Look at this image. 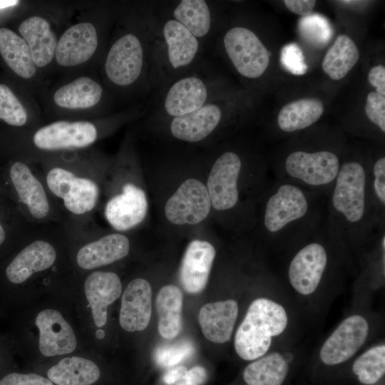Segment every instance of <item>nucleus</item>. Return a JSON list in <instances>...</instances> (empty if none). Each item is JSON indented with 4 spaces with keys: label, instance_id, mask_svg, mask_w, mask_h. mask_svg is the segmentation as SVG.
<instances>
[{
    "label": "nucleus",
    "instance_id": "nucleus-1",
    "mask_svg": "<svg viewBox=\"0 0 385 385\" xmlns=\"http://www.w3.org/2000/svg\"><path fill=\"white\" fill-rule=\"evenodd\" d=\"M327 202L325 194L274 178L258 199L250 231L273 244L301 245L324 221Z\"/></svg>",
    "mask_w": 385,
    "mask_h": 385
},
{
    "label": "nucleus",
    "instance_id": "nucleus-2",
    "mask_svg": "<svg viewBox=\"0 0 385 385\" xmlns=\"http://www.w3.org/2000/svg\"><path fill=\"white\" fill-rule=\"evenodd\" d=\"M269 182L264 164L248 161L233 149L222 150L215 156L205 183L212 210L235 231H250L257 202Z\"/></svg>",
    "mask_w": 385,
    "mask_h": 385
},
{
    "label": "nucleus",
    "instance_id": "nucleus-3",
    "mask_svg": "<svg viewBox=\"0 0 385 385\" xmlns=\"http://www.w3.org/2000/svg\"><path fill=\"white\" fill-rule=\"evenodd\" d=\"M325 223L338 243L360 245L385 228L379 224L367 190L366 162L343 160L328 195Z\"/></svg>",
    "mask_w": 385,
    "mask_h": 385
},
{
    "label": "nucleus",
    "instance_id": "nucleus-4",
    "mask_svg": "<svg viewBox=\"0 0 385 385\" xmlns=\"http://www.w3.org/2000/svg\"><path fill=\"white\" fill-rule=\"evenodd\" d=\"M149 83L161 91L173 81L202 64L205 46L186 28L165 14L155 1Z\"/></svg>",
    "mask_w": 385,
    "mask_h": 385
},
{
    "label": "nucleus",
    "instance_id": "nucleus-5",
    "mask_svg": "<svg viewBox=\"0 0 385 385\" xmlns=\"http://www.w3.org/2000/svg\"><path fill=\"white\" fill-rule=\"evenodd\" d=\"M93 174L77 169L54 165L41 174L44 183L61 215L71 220L73 232L79 224L81 230L83 222L98 207L103 192L104 176Z\"/></svg>",
    "mask_w": 385,
    "mask_h": 385
},
{
    "label": "nucleus",
    "instance_id": "nucleus-6",
    "mask_svg": "<svg viewBox=\"0 0 385 385\" xmlns=\"http://www.w3.org/2000/svg\"><path fill=\"white\" fill-rule=\"evenodd\" d=\"M155 17V3L153 12L138 32L128 31L111 45L105 61V71L114 85L129 87L144 79L150 86V58Z\"/></svg>",
    "mask_w": 385,
    "mask_h": 385
},
{
    "label": "nucleus",
    "instance_id": "nucleus-7",
    "mask_svg": "<svg viewBox=\"0 0 385 385\" xmlns=\"http://www.w3.org/2000/svg\"><path fill=\"white\" fill-rule=\"evenodd\" d=\"M0 191L30 223L48 224L62 215L50 195L41 174L23 161H14L2 174Z\"/></svg>",
    "mask_w": 385,
    "mask_h": 385
},
{
    "label": "nucleus",
    "instance_id": "nucleus-8",
    "mask_svg": "<svg viewBox=\"0 0 385 385\" xmlns=\"http://www.w3.org/2000/svg\"><path fill=\"white\" fill-rule=\"evenodd\" d=\"M158 94L153 118L158 124L194 112L222 93L218 78L203 62Z\"/></svg>",
    "mask_w": 385,
    "mask_h": 385
},
{
    "label": "nucleus",
    "instance_id": "nucleus-9",
    "mask_svg": "<svg viewBox=\"0 0 385 385\" xmlns=\"http://www.w3.org/2000/svg\"><path fill=\"white\" fill-rule=\"evenodd\" d=\"M287 324L282 306L266 298L254 300L235 334L237 354L247 361L261 357L269 349L272 337L280 334Z\"/></svg>",
    "mask_w": 385,
    "mask_h": 385
},
{
    "label": "nucleus",
    "instance_id": "nucleus-10",
    "mask_svg": "<svg viewBox=\"0 0 385 385\" xmlns=\"http://www.w3.org/2000/svg\"><path fill=\"white\" fill-rule=\"evenodd\" d=\"M120 169L110 174L108 182L103 180L106 200L103 212L108 225L115 232L124 233L145 220L148 200L145 190L134 175Z\"/></svg>",
    "mask_w": 385,
    "mask_h": 385
},
{
    "label": "nucleus",
    "instance_id": "nucleus-11",
    "mask_svg": "<svg viewBox=\"0 0 385 385\" xmlns=\"http://www.w3.org/2000/svg\"><path fill=\"white\" fill-rule=\"evenodd\" d=\"M342 161L331 150H295L273 168L274 178L322 192L328 197Z\"/></svg>",
    "mask_w": 385,
    "mask_h": 385
},
{
    "label": "nucleus",
    "instance_id": "nucleus-12",
    "mask_svg": "<svg viewBox=\"0 0 385 385\" xmlns=\"http://www.w3.org/2000/svg\"><path fill=\"white\" fill-rule=\"evenodd\" d=\"M229 98L221 94L199 109L158 123L174 140L190 144L211 141L229 118Z\"/></svg>",
    "mask_w": 385,
    "mask_h": 385
},
{
    "label": "nucleus",
    "instance_id": "nucleus-13",
    "mask_svg": "<svg viewBox=\"0 0 385 385\" xmlns=\"http://www.w3.org/2000/svg\"><path fill=\"white\" fill-rule=\"evenodd\" d=\"M329 235L324 219L315 232L301 245L289 262V281L301 294L314 292L325 273L329 263L326 246Z\"/></svg>",
    "mask_w": 385,
    "mask_h": 385
},
{
    "label": "nucleus",
    "instance_id": "nucleus-14",
    "mask_svg": "<svg viewBox=\"0 0 385 385\" xmlns=\"http://www.w3.org/2000/svg\"><path fill=\"white\" fill-rule=\"evenodd\" d=\"M220 46L236 71L245 78L257 79L268 68L270 52L247 26L237 25L226 30Z\"/></svg>",
    "mask_w": 385,
    "mask_h": 385
},
{
    "label": "nucleus",
    "instance_id": "nucleus-15",
    "mask_svg": "<svg viewBox=\"0 0 385 385\" xmlns=\"http://www.w3.org/2000/svg\"><path fill=\"white\" fill-rule=\"evenodd\" d=\"M212 211L210 197L204 182L195 178L184 180L167 199L164 215L176 226H194L204 222Z\"/></svg>",
    "mask_w": 385,
    "mask_h": 385
},
{
    "label": "nucleus",
    "instance_id": "nucleus-16",
    "mask_svg": "<svg viewBox=\"0 0 385 385\" xmlns=\"http://www.w3.org/2000/svg\"><path fill=\"white\" fill-rule=\"evenodd\" d=\"M160 9L186 28L205 46L217 25L215 2L207 0L157 1Z\"/></svg>",
    "mask_w": 385,
    "mask_h": 385
},
{
    "label": "nucleus",
    "instance_id": "nucleus-17",
    "mask_svg": "<svg viewBox=\"0 0 385 385\" xmlns=\"http://www.w3.org/2000/svg\"><path fill=\"white\" fill-rule=\"evenodd\" d=\"M98 135L96 125L91 122L60 120L39 128L32 141L39 150L60 151L88 147L97 140Z\"/></svg>",
    "mask_w": 385,
    "mask_h": 385
},
{
    "label": "nucleus",
    "instance_id": "nucleus-18",
    "mask_svg": "<svg viewBox=\"0 0 385 385\" xmlns=\"http://www.w3.org/2000/svg\"><path fill=\"white\" fill-rule=\"evenodd\" d=\"M369 325L360 315L345 319L327 339L320 350L321 360L327 365H335L350 359L364 344Z\"/></svg>",
    "mask_w": 385,
    "mask_h": 385
},
{
    "label": "nucleus",
    "instance_id": "nucleus-19",
    "mask_svg": "<svg viewBox=\"0 0 385 385\" xmlns=\"http://www.w3.org/2000/svg\"><path fill=\"white\" fill-rule=\"evenodd\" d=\"M215 255V247L207 240L195 239L189 242L179 270V280L185 292L197 294L205 288Z\"/></svg>",
    "mask_w": 385,
    "mask_h": 385
},
{
    "label": "nucleus",
    "instance_id": "nucleus-20",
    "mask_svg": "<svg viewBox=\"0 0 385 385\" xmlns=\"http://www.w3.org/2000/svg\"><path fill=\"white\" fill-rule=\"evenodd\" d=\"M57 253L48 239L36 238L21 249L9 263L6 275L13 284H21L36 273L54 265Z\"/></svg>",
    "mask_w": 385,
    "mask_h": 385
},
{
    "label": "nucleus",
    "instance_id": "nucleus-21",
    "mask_svg": "<svg viewBox=\"0 0 385 385\" xmlns=\"http://www.w3.org/2000/svg\"><path fill=\"white\" fill-rule=\"evenodd\" d=\"M35 322L39 330V350L43 356L66 354L75 350L74 332L59 312L44 309L38 314Z\"/></svg>",
    "mask_w": 385,
    "mask_h": 385
},
{
    "label": "nucleus",
    "instance_id": "nucleus-22",
    "mask_svg": "<svg viewBox=\"0 0 385 385\" xmlns=\"http://www.w3.org/2000/svg\"><path fill=\"white\" fill-rule=\"evenodd\" d=\"M130 248L127 235L111 232L83 245L76 253V261L80 268L91 270L123 259Z\"/></svg>",
    "mask_w": 385,
    "mask_h": 385
},
{
    "label": "nucleus",
    "instance_id": "nucleus-23",
    "mask_svg": "<svg viewBox=\"0 0 385 385\" xmlns=\"http://www.w3.org/2000/svg\"><path fill=\"white\" fill-rule=\"evenodd\" d=\"M152 289L143 278L133 279L122 296L119 314L121 327L128 332L143 331L148 325L152 309Z\"/></svg>",
    "mask_w": 385,
    "mask_h": 385
},
{
    "label": "nucleus",
    "instance_id": "nucleus-24",
    "mask_svg": "<svg viewBox=\"0 0 385 385\" xmlns=\"http://www.w3.org/2000/svg\"><path fill=\"white\" fill-rule=\"evenodd\" d=\"M98 45V34L93 24H76L68 29L57 42L56 59L63 66L81 64L92 57Z\"/></svg>",
    "mask_w": 385,
    "mask_h": 385
},
{
    "label": "nucleus",
    "instance_id": "nucleus-25",
    "mask_svg": "<svg viewBox=\"0 0 385 385\" xmlns=\"http://www.w3.org/2000/svg\"><path fill=\"white\" fill-rule=\"evenodd\" d=\"M83 288L94 323L97 327H101L107 322L108 306L121 294L120 277L113 272L94 271L86 279Z\"/></svg>",
    "mask_w": 385,
    "mask_h": 385
},
{
    "label": "nucleus",
    "instance_id": "nucleus-26",
    "mask_svg": "<svg viewBox=\"0 0 385 385\" xmlns=\"http://www.w3.org/2000/svg\"><path fill=\"white\" fill-rule=\"evenodd\" d=\"M237 314V303L232 299L207 303L202 306L199 312L198 321L205 337L218 344L229 341Z\"/></svg>",
    "mask_w": 385,
    "mask_h": 385
},
{
    "label": "nucleus",
    "instance_id": "nucleus-27",
    "mask_svg": "<svg viewBox=\"0 0 385 385\" xmlns=\"http://www.w3.org/2000/svg\"><path fill=\"white\" fill-rule=\"evenodd\" d=\"M19 31L29 48L35 66L43 67L52 61L57 41L45 19L37 16L29 17L20 24Z\"/></svg>",
    "mask_w": 385,
    "mask_h": 385
},
{
    "label": "nucleus",
    "instance_id": "nucleus-28",
    "mask_svg": "<svg viewBox=\"0 0 385 385\" xmlns=\"http://www.w3.org/2000/svg\"><path fill=\"white\" fill-rule=\"evenodd\" d=\"M155 304L160 334L168 339L175 337L182 329L183 293L180 289L173 284L163 287L157 294Z\"/></svg>",
    "mask_w": 385,
    "mask_h": 385
},
{
    "label": "nucleus",
    "instance_id": "nucleus-29",
    "mask_svg": "<svg viewBox=\"0 0 385 385\" xmlns=\"http://www.w3.org/2000/svg\"><path fill=\"white\" fill-rule=\"evenodd\" d=\"M324 107L318 98H307L292 101L280 110L277 117L279 128L284 133L304 130L322 115Z\"/></svg>",
    "mask_w": 385,
    "mask_h": 385
},
{
    "label": "nucleus",
    "instance_id": "nucleus-30",
    "mask_svg": "<svg viewBox=\"0 0 385 385\" xmlns=\"http://www.w3.org/2000/svg\"><path fill=\"white\" fill-rule=\"evenodd\" d=\"M48 379L57 385H91L100 376V369L92 361L79 356L61 359L47 371Z\"/></svg>",
    "mask_w": 385,
    "mask_h": 385
},
{
    "label": "nucleus",
    "instance_id": "nucleus-31",
    "mask_svg": "<svg viewBox=\"0 0 385 385\" xmlns=\"http://www.w3.org/2000/svg\"><path fill=\"white\" fill-rule=\"evenodd\" d=\"M103 88L88 77H80L58 88L53 96L54 102L69 109L88 108L98 104Z\"/></svg>",
    "mask_w": 385,
    "mask_h": 385
},
{
    "label": "nucleus",
    "instance_id": "nucleus-32",
    "mask_svg": "<svg viewBox=\"0 0 385 385\" xmlns=\"http://www.w3.org/2000/svg\"><path fill=\"white\" fill-rule=\"evenodd\" d=\"M0 53L18 76L30 78L35 74L36 66L26 41L6 28L0 29Z\"/></svg>",
    "mask_w": 385,
    "mask_h": 385
},
{
    "label": "nucleus",
    "instance_id": "nucleus-33",
    "mask_svg": "<svg viewBox=\"0 0 385 385\" xmlns=\"http://www.w3.org/2000/svg\"><path fill=\"white\" fill-rule=\"evenodd\" d=\"M288 370L284 357L278 352H272L247 365L243 379L247 385H281Z\"/></svg>",
    "mask_w": 385,
    "mask_h": 385
},
{
    "label": "nucleus",
    "instance_id": "nucleus-34",
    "mask_svg": "<svg viewBox=\"0 0 385 385\" xmlns=\"http://www.w3.org/2000/svg\"><path fill=\"white\" fill-rule=\"evenodd\" d=\"M359 58V49L354 41L346 35L337 37L322 61V69L333 80L343 78Z\"/></svg>",
    "mask_w": 385,
    "mask_h": 385
},
{
    "label": "nucleus",
    "instance_id": "nucleus-35",
    "mask_svg": "<svg viewBox=\"0 0 385 385\" xmlns=\"http://www.w3.org/2000/svg\"><path fill=\"white\" fill-rule=\"evenodd\" d=\"M367 190L371 204L379 224L385 223V157L366 162Z\"/></svg>",
    "mask_w": 385,
    "mask_h": 385
},
{
    "label": "nucleus",
    "instance_id": "nucleus-36",
    "mask_svg": "<svg viewBox=\"0 0 385 385\" xmlns=\"http://www.w3.org/2000/svg\"><path fill=\"white\" fill-rule=\"evenodd\" d=\"M353 372L364 384L376 383L385 373V346H374L361 354L354 362Z\"/></svg>",
    "mask_w": 385,
    "mask_h": 385
},
{
    "label": "nucleus",
    "instance_id": "nucleus-37",
    "mask_svg": "<svg viewBox=\"0 0 385 385\" xmlns=\"http://www.w3.org/2000/svg\"><path fill=\"white\" fill-rule=\"evenodd\" d=\"M25 222H29L14 203L0 191V246L13 233H26Z\"/></svg>",
    "mask_w": 385,
    "mask_h": 385
},
{
    "label": "nucleus",
    "instance_id": "nucleus-38",
    "mask_svg": "<svg viewBox=\"0 0 385 385\" xmlns=\"http://www.w3.org/2000/svg\"><path fill=\"white\" fill-rule=\"evenodd\" d=\"M0 119L13 126H22L27 121L26 111L11 89L0 84Z\"/></svg>",
    "mask_w": 385,
    "mask_h": 385
},
{
    "label": "nucleus",
    "instance_id": "nucleus-39",
    "mask_svg": "<svg viewBox=\"0 0 385 385\" xmlns=\"http://www.w3.org/2000/svg\"><path fill=\"white\" fill-rule=\"evenodd\" d=\"M299 28L303 36L315 44L326 43L332 34L329 22L317 14L300 19Z\"/></svg>",
    "mask_w": 385,
    "mask_h": 385
},
{
    "label": "nucleus",
    "instance_id": "nucleus-40",
    "mask_svg": "<svg viewBox=\"0 0 385 385\" xmlns=\"http://www.w3.org/2000/svg\"><path fill=\"white\" fill-rule=\"evenodd\" d=\"M193 352V344L190 341H182L158 346L154 352V359L158 366L169 367L178 364Z\"/></svg>",
    "mask_w": 385,
    "mask_h": 385
},
{
    "label": "nucleus",
    "instance_id": "nucleus-41",
    "mask_svg": "<svg viewBox=\"0 0 385 385\" xmlns=\"http://www.w3.org/2000/svg\"><path fill=\"white\" fill-rule=\"evenodd\" d=\"M280 61L287 71L295 75H302L307 70L303 53L294 43H288L282 48Z\"/></svg>",
    "mask_w": 385,
    "mask_h": 385
},
{
    "label": "nucleus",
    "instance_id": "nucleus-42",
    "mask_svg": "<svg viewBox=\"0 0 385 385\" xmlns=\"http://www.w3.org/2000/svg\"><path fill=\"white\" fill-rule=\"evenodd\" d=\"M365 113L369 120L385 132V96L370 92L366 98Z\"/></svg>",
    "mask_w": 385,
    "mask_h": 385
},
{
    "label": "nucleus",
    "instance_id": "nucleus-43",
    "mask_svg": "<svg viewBox=\"0 0 385 385\" xmlns=\"http://www.w3.org/2000/svg\"><path fill=\"white\" fill-rule=\"evenodd\" d=\"M0 385H53L52 382L36 374L11 373L0 380Z\"/></svg>",
    "mask_w": 385,
    "mask_h": 385
},
{
    "label": "nucleus",
    "instance_id": "nucleus-44",
    "mask_svg": "<svg viewBox=\"0 0 385 385\" xmlns=\"http://www.w3.org/2000/svg\"><path fill=\"white\" fill-rule=\"evenodd\" d=\"M207 377L205 369L201 366H196L188 370L185 376L175 385H201Z\"/></svg>",
    "mask_w": 385,
    "mask_h": 385
},
{
    "label": "nucleus",
    "instance_id": "nucleus-45",
    "mask_svg": "<svg viewBox=\"0 0 385 385\" xmlns=\"http://www.w3.org/2000/svg\"><path fill=\"white\" fill-rule=\"evenodd\" d=\"M368 78L370 84L376 88V93L385 96V67L382 65L374 66Z\"/></svg>",
    "mask_w": 385,
    "mask_h": 385
},
{
    "label": "nucleus",
    "instance_id": "nucleus-46",
    "mask_svg": "<svg viewBox=\"0 0 385 385\" xmlns=\"http://www.w3.org/2000/svg\"><path fill=\"white\" fill-rule=\"evenodd\" d=\"M286 7L292 12L302 15L308 16L312 12L316 4L314 0H285L284 1Z\"/></svg>",
    "mask_w": 385,
    "mask_h": 385
},
{
    "label": "nucleus",
    "instance_id": "nucleus-47",
    "mask_svg": "<svg viewBox=\"0 0 385 385\" xmlns=\"http://www.w3.org/2000/svg\"><path fill=\"white\" fill-rule=\"evenodd\" d=\"M188 369L185 366H178L168 371L163 376L165 384L168 385L175 384L180 381L186 374Z\"/></svg>",
    "mask_w": 385,
    "mask_h": 385
},
{
    "label": "nucleus",
    "instance_id": "nucleus-48",
    "mask_svg": "<svg viewBox=\"0 0 385 385\" xmlns=\"http://www.w3.org/2000/svg\"><path fill=\"white\" fill-rule=\"evenodd\" d=\"M19 1L16 0H0V9L18 4Z\"/></svg>",
    "mask_w": 385,
    "mask_h": 385
},
{
    "label": "nucleus",
    "instance_id": "nucleus-49",
    "mask_svg": "<svg viewBox=\"0 0 385 385\" xmlns=\"http://www.w3.org/2000/svg\"><path fill=\"white\" fill-rule=\"evenodd\" d=\"M96 336L98 339H102L105 337V332L103 329H98L96 332Z\"/></svg>",
    "mask_w": 385,
    "mask_h": 385
}]
</instances>
